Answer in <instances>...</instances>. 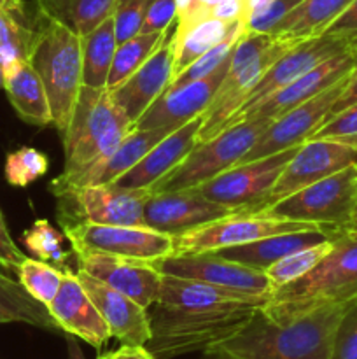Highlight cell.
Listing matches in <instances>:
<instances>
[{"label": "cell", "instance_id": "6da1fadb", "mask_svg": "<svg viewBox=\"0 0 357 359\" xmlns=\"http://www.w3.org/2000/svg\"><path fill=\"white\" fill-rule=\"evenodd\" d=\"M349 305H326L287 323L272 321L258 309L234 335L203 354L230 359H332L336 332Z\"/></svg>", "mask_w": 357, "mask_h": 359}, {"label": "cell", "instance_id": "7a4b0ae2", "mask_svg": "<svg viewBox=\"0 0 357 359\" xmlns=\"http://www.w3.org/2000/svg\"><path fill=\"white\" fill-rule=\"evenodd\" d=\"M357 300V230L342 228L332 248L314 270L272 293L261 307L275 323H287L326 305L352 304Z\"/></svg>", "mask_w": 357, "mask_h": 359}, {"label": "cell", "instance_id": "3957f363", "mask_svg": "<svg viewBox=\"0 0 357 359\" xmlns=\"http://www.w3.org/2000/svg\"><path fill=\"white\" fill-rule=\"evenodd\" d=\"M255 311V307L181 309L156 302L147 309L150 340L146 347L156 359L206 353L234 335Z\"/></svg>", "mask_w": 357, "mask_h": 359}, {"label": "cell", "instance_id": "277c9868", "mask_svg": "<svg viewBox=\"0 0 357 359\" xmlns=\"http://www.w3.org/2000/svg\"><path fill=\"white\" fill-rule=\"evenodd\" d=\"M37 35L28 62L42 79L51 107L52 125L65 133L83 88L80 37L65 25L35 11Z\"/></svg>", "mask_w": 357, "mask_h": 359}, {"label": "cell", "instance_id": "5b68a950", "mask_svg": "<svg viewBox=\"0 0 357 359\" xmlns=\"http://www.w3.org/2000/svg\"><path fill=\"white\" fill-rule=\"evenodd\" d=\"M133 130V123L118 107L107 88H80L72 118L63 133L65 167L70 175L111 154Z\"/></svg>", "mask_w": 357, "mask_h": 359}, {"label": "cell", "instance_id": "8992f818", "mask_svg": "<svg viewBox=\"0 0 357 359\" xmlns=\"http://www.w3.org/2000/svg\"><path fill=\"white\" fill-rule=\"evenodd\" d=\"M290 48L293 46L286 42L273 41L270 34L244 32L233 46L230 67L216 97L203 112L198 142H205L223 132L227 119L245 104L248 93L265 76L266 70Z\"/></svg>", "mask_w": 357, "mask_h": 359}, {"label": "cell", "instance_id": "52a82bcc", "mask_svg": "<svg viewBox=\"0 0 357 359\" xmlns=\"http://www.w3.org/2000/svg\"><path fill=\"white\" fill-rule=\"evenodd\" d=\"M272 121L273 119L258 118L227 126L212 139L200 142L170 174L164 175L150 189L153 193L195 189L230 170L258 142Z\"/></svg>", "mask_w": 357, "mask_h": 359}, {"label": "cell", "instance_id": "ba28073f", "mask_svg": "<svg viewBox=\"0 0 357 359\" xmlns=\"http://www.w3.org/2000/svg\"><path fill=\"white\" fill-rule=\"evenodd\" d=\"M356 212L357 165H352L254 214L326 228H346L352 224Z\"/></svg>", "mask_w": 357, "mask_h": 359}, {"label": "cell", "instance_id": "9c48e42d", "mask_svg": "<svg viewBox=\"0 0 357 359\" xmlns=\"http://www.w3.org/2000/svg\"><path fill=\"white\" fill-rule=\"evenodd\" d=\"M153 195L150 188H122L111 184L80 186L55 193L62 228L76 223L146 226L144 209Z\"/></svg>", "mask_w": 357, "mask_h": 359}, {"label": "cell", "instance_id": "30bf717a", "mask_svg": "<svg viewBox=\"0 0 357 359\" xmlns=\"http://www.w3.org/2000/svg\"><path fill=\"white\" fill-rule=\"evenodd\" d=\"M300 146L289 147L248 163L234 165L230 170L203 182L195 189L216 203H223L247 214L258 212L261 207H265L276 179L280 177Z\"/></svg>", "mask_w": 357, "mask_h": 359}, {"label": "cell", "instance_id": "8fae6325", "mask_svg": "<svg viewBox=\"0 0 357 359\" xmlns=\"http://www.w3.org/2000/svg\"><path fill=\"white\" fill-rule=\"evenodd\" d=\"M317 224L303 223V221L279 219V217H265L259 214H233L212 223L202 224L198 228L186 231L174 237V255H198L217 249L233 248V245L248 244L259 238L272 235L290 233V231L317 230Z\"/></svg>", "mask_w": 357, "mask_h": 359}, {"label": "cell", "instance_id": "7c38bea8", "mask_svg": "<svg viewBox=\"0 0 357 359\" xmlns=\"http://www.w3.org/2000/svg\"><path fill=\"white\" fill-rule=\"evenodd\" d=\"M62 230L72 244V249H91L146 262L174 255V237L149 226L76 223Z\"/></svg>", "mask_w": 357, "mask_h": 359}, {"label": "cell", "instance_id": "4fadbf2b", "mask_svg": "<svg viewBox=\"0 0 357 359\" xmlns=\"http://www.w3.org/2000/svg\"><path fill=\"white\" fill-rule=\"evenodd\" d=\"M161 276L202 280L214 286L251 294H272L273 287L266 272L240 265L214 252L198 255H170L149 262Z\"/></svg>", "mask_w": 357, "mask_h": 359}, {"label": "cell", "instance_id": "5bb4252c", "mask_svg": "<svg viewBox=\"0 0 357 359\" xmlns=\"http://www.w3.org/2000/svg\"><path fill=\"white\" fill-rule=\"evenodd\" d=\"M346 79H349V76L340 79L338 83L329 86L322 93L315 95L304 104L298 105L280 118L273 119L268 128L261 133L258 142L244 154V158L238 163H248V161L280 153V151L289 149V147L300 146L304 140L310 139L317 132L318 126L326 121L332 104L342 95Z\"/></svg>", "mask_w": 357, "mask_h": 359}, {"label": "cell", "instance_id": "9a60e30c", "mask_svg": "<svg viewBox=\"0 0 357 359\" xmlns=\"http://www.w3.org/2000/svg\"><path fill=\"white\" fill-rule=\"evenodd\" d=\"M352 165H357V147L326 139L304 140L276 179L265 207Z\"/></svg>", "mask_w": 357, "mask_h": 359}, {"label": "cell", "instance_id": "2e32d148", "mask_svg": "<svg viewBox=\"0 0 357 359\" xmlns=\"http://www.w3.org/2000/svg\"><path fill=\"white\" fill-rule=\"evenodd\" d=\"M72 251L77 256V269L126 294L144 309H149L160 298L163 276L146 259L125 258L91 249Z\"/></svg>", "mask_w": 357, "mask_h": 359}, {"label": "cell", "instance_id": "e0dca14e", "mask_svg": "<svg viewBox=\"0 0 357 359\" xmlns=\"http://www.w3.org/2000/svg\"><path fill=\"white\" fill-rule=\"evenodd\" d=\"M354 63H356V56H354L352 48L331 56V58H328L326 62L318 63L317 67L308 70L307 74L298 77L296 81L287 84L286 88L279 90L276 93L270 95L268 98L261 100L259 104H255L254 107L231 116L224 128L238 125V123L248 121V119L280 118V116L286 114L287 111L304 104L307 100L314 98L315 95L322 93V91L328 90L329 86L338 83L340 79L349 76L354 69Z\"/></svg>", "mask_w": 357, "mask_h": 359}, {"label": "cell", "instance_id": "ac0fdd59", "mask_svg": "<svg viewBox=\"0 0 357 359\" xmlns=\"http://www.w3.org/2000/svg\"><path fill=\"white\" fill-rule=\"evenodd\" d=\"M233 53V49H231ZM231 55L206 77L198 81L178 86L175 90H168L160 98L149 105L146 112L133 123L135 130H150V128H168L175 132L182 125L189 123L191 119L198 118L210 102L216 97L220 83L230 67Z\"/></svg>", "mask_w": 357, "mask_h": 359}, {"label": "cell", "instance_id": "d6986e66", "mask_svg": "<svg viewBox=\"0 0 357 359\" xmlns=\"http://www.w3.org/2000/svg\"><path fill=\"white\" fill-rule=\"evenodd\" d=\"M241 214V210L216 203L196 189L153 193L144 209V223L172 237L186 233L202 224Z\"/></svg>", "mask_w": 357, "mask_h": 359}, {"label": "cell", "instance_id": "ffe728a7", "mask_svg": "<svg viewBox=\"0 0 357 359\" xmlns=\"http://www.w3.org/2000/svg\"><path fill=\"white\" fill-rule=\"evenodd\" d=\"M352 46V42L345 41V39L332 37V35L326 34L307 39L303 42H298L289 51H286L280 58L275 60V63L266 70L265 76L252 88L245 104L237 112L254 107L255 104H259L261 100L268 98L270 95L276 93L279 90L286 88L287 84H290L298 77L307 74L308 70L317 67L318 63L326 62V60L338 55V53L346 51Z\"/></svg>", "mask_w": 357, "mask_h": 359}, {"label": "cell", "instance_id": "44dd1931", "mask_svg": "<svg viewBox=\"0 0 357 359\" xmlns=\"http://www.w3.org/2000/svg\"><path fill=\"white\" fill-rule=\"evenodd\" d=\"M172 130L168 128H150V130H135L133 128L121 142L118 144L111 154L102 158L97 163H91L80 170L70 175H62L52 179L49 189L51 193L62 191L69 188H80V186L94 184H111L115 182L122 174L130 170L133 165L139 163L161 139L170 135Z\"/></svg>", "mask_w": 357, "mask_h": 359}, {"label": "cell", "instance_id": "7402d4cb", "mask_svg": "<svg viewBox=\"0 0 357 359\" xmlns=\"http://www.w3.org/2000/svg\"><path fill=\"white\" fill-rule=\"evenodd\" d=\"M48 311L65 335L76 337L94 349H102L112 339L107 323L94 307L77 273L70 269L63 270L59 290L48 305Z\"/></svg>", "mask_w": 357, "mask_h": 359}, {"label": "cell", "instance_id": "603a6c76", "mask_svg": "<svg viewBox=\"0 0 357 359\" xmlns=\"http://www.w3.org/2000/svg\"><path fill=\"white\" fill-rule=\"evenodd\" d=\"M80 284L107 323L111 337L121 346H147L150 340L149 312L126 294L112 290L90 273L77 269Z\"/></svg>", "mask_w": 357, "mask_h": 359}, {"label": "cell", "instance_id": "cb8c5ba5", "mask_svg": "<svg viewBox=\"0 0 357 359\" xmlns=\"http://www.w3.org/2000/svg\"><path fill=\"white\" fill-rule=\"evenodd\" d=\"M174 62L175 44L172 37H168V41L164 39L136 72H133L121 86L111 91L118 107L130 121L135 123L149 105L163 95L174 79Z\"/></svg>", "mask_w": 357, "mask_h": 359}, {"label": "cell", "instance_id": "d4e9b609", "mask_svg": "<svg viewBox=\"0 0 357 359\" xmlns=\"http://www.w3.org/2000/svg\"><path fill=\"white\" fill-rule=\"evenodd\" d=\"M203 114L182 125L170 135L161 139L142 160L133 165L126 174L115 181L122 188H153L167 174H170L196 146H198V133L202 128Z\"/></svg>", "mask_w": 357, "mask_h": 359}, {"label": "cell", "instance_id": "484cf974", "mask_svg": "<svg viewBox=\"0 0 357 359\" xmlns=\"http://www.w3.org/2000/svg\"><path fill=\"white\" fill-rule=\"evenodd\" d=\"M340 230L342 228H317V230L290 231V233L272 235V237L259 238V241L248 242V244L217 249V251L210 252L231 259V262L240 263V265L265 272L273 263L280 262V259L293 255V252L314 248V245L322 244V242L335 241Z\"/></svg>", "mask_w": 357, "mask_h": 359}, {"label": "cell", "instance_id": "4316f807", "mask_svg": "<svg viewBox=\"0 0 357 359\" xmlns=\"http://www.w3.org/2000/svg\"><path fill=\"white\" fill-rule=\"evenodd\" d=\"M270 298L272 294L241 293V291L214 286L202 280L163 276L158 304L181 309H261L268 304Z\"/></svg>", "mask_w": 357, "mask_h": 359}, {"label": "cell", "instance_id": "83f0119b", "mask_svg": "<svg viewBox=\"0 0 357 359\" xmlns=\"http://www.w3.org/2000/svg\"><path fill=\"white\" fill-rule=\"evenodd\" d=\"M4 69V90L16 114L34 126L52 125L51 107L42 79L30 62L9 63Z\"/></svg>", "mask_w": 357, "mask_h": 359}, {"label": "cell", "instance_id": "f1b7e54d", "mask_svg": "<svg viewBox=\"0 0 357 359\" xmlns=\"http://www.w3.org/2000/svg\"><path fill=\"white\" fill-rule=\"evenodd\" d=\"M350 2L352 0H303L272 28L270 35L273 41L290 46L317 37L324 34Z\"/></svg>", "mask_w": 357, "mask_h": 359}, {"label": "cell", "instance_id": "f546056e", "mask_svg": "<svg viewBox=\"0 0 357 359\" xmlns=\"http://www.w3.org/2000/svg\"><path fill=\"white\" fill-rule=\"evenodd\" d=\"M115 0H35L37 13L76 32L79 37L112 16Z\"/></svg>", "mask_w": 357, "mask_h": 359}, {"label": "cell", "instance_id": "4dcf8cb0", "mask_svg": "<svg viewBox=\"0 0 357 359\" xmlns=\"http://www.w3.org/2000/svg\"><path fill=\"white\" fill-rule=\"evenodd\" d=\"M115 41L114 20L107 18L94 30L80 37V51H83V86L107 88L108 72L114 62Z\"/></svg>", "mask_w": 357, "mask_h": 359}, {"label": "cell", "instance_id": "1f68e13d", "mask_svg": "<svg viewBox=\"0 0 357 359\" xmlns=\"http://www.w3.org/2000/svg\"><path fill=\"white\" fill-rule=\"evenodd\" d=\"M4 323H23L52 333L62 332L46 305L31 298L20 280L0 272V325Z\"/></svg>", "mask_w": 357, "mask_h": 359}, {"label": "cell", "instance_id": "d6a6232c", "mask_svg": "<svg viewBox=\"0 0 357 359\" xmlns=\"http://www.w3.org/2000/svg\"><path fill=\"white\" fill-rule=\"evenodd\" d=\"M237 21H220L217 18L210 16L195 23L182 34L172 35V41L175 44L174 77L178 76L182 70L188 69L195 60L205 55L209 49L219 44L230 34L231 28L237 25Z\"/></svg>", "mask_w": 357, "mask_h": 359}, {"label": "cell", "instance_id": "836d02e7", "mask_svg": "<svg viewBox=\"0 0 357 359\" xmlns=\"http://www.w3.org/2000/svg\"><path fill=\"white\" fill-rule=\"evenodd\" d=\"M37 35L35 18L31 20L27 13V6L21 9L4 11L0 13V63L2 67L9 63L30 60L31 49Z\"/></svg>", "mask_w": 357, "mask_h": 359}, {"label": "cell", "instance_id": "e575fe53", "mask_svg": "<svg viewBox=\"0 0 357 359\" xmlns=\"http://www.w3.org/2000/svg\"><path fill=\"white\" fill-rule=\"evenodd\" d=\"M167 39V32L163 34H136L135 37L121 42L115 48L114 62L107 79V90H115L121 86L133 72L140 69L154 51Z\"/></svg>", "mask_w": 357, "mask_h": 359}, {"label": "cell", "instance_id": "d590c367", "mask_svg": "<svg viewBox=\"0 0 357 359\" xmlns=\"http://www.w3.org/2000/svg\"><path fill=\"white\" fill-rule=\"evenodd\" d=\"M21 242L35 259L52 263L58 269L66 270L70 252L65 249V235L56 230L48 219H35L34 224L23 231Z\"/></svg>", "mask_w": 357, "mask_h": 359}, {"label": "cell", "instance_id": "8d00e7d4", "mask_svg": "<svg viewBox=\"0 0 357 359\" xmlns=\"http://www.w3.org/2000/svg\"><path fill=\"white\" fill-rule=\"evenodd\" d=\"M16 276L24 291L48 307L58 293L63 270L51 265V263L41 262V259L24 258V262L18 269Z\"/></svg>", "mask_w": 357, "mask_h": 359}, {"label": "cell", "instance_id": "74e56055", "mask_svg": "<svg viewBox=\"0 0 357 359\" xmlns=\"http://www.w3.org/2000/svg\"><path fill=\"white\" fill-rule=\"evenodd\" d=\"M332 241L322 242V244L314 245V248L301 249V251L293 252V255L286 256L280 262L273 263L268 270H265L268 276L270 283H272L273 291L279 287L286 286V284L294 283V280L301 279L307 276L310 270H314L318 265L322 258L331 251Z\"/></svg>", "mask_w": 357, "mask_h": 359}, {"label": "cell", "instance_id": "f35d334b", "mask_svg": "<svg viewBox=\"0 0 357 359\" xmlns=\"http://www.w3.org/2000/svg\"><path fill=\"white\" fill-rule=\"evenodd\" d=\"M244 32H245V21L244 20L237 21V25L231 28L230 34H227L226 37L219 42V44L214 46V48L209 49L205 55H202L198 60H195V62H192L188 69L182 70L178 76H175L164 91L175 90V88L184 86V84L192 83V81H198V79H202V77H206L209 74H212L214 70H216L217 67H219L220 63H223L224 60L231 55V49H233V46L237 44L238 39L244 35Z\"/></svg>", "mask_w": 357, "mask_h": 359}, {"label": "cell", "instance_id": "ab89813d", "mask_svg": "<svg viewBox=\"0 0 357 359\" xmlns=\"http://www.w3.org/2000/svg\"><path fill=\"white\" fill-rule=\"evenodd\" d=\"M48 168L49 160L42 151L24 146L7 154L4 175L10 186L27 188L28 184L46 175Z\"/></svg>", "mask_w": 357, "mask_h": 359}, {"label": "cell", "instance_id": "60d3db41", "mask_svg": "<svg viewBox=\"0 0 357 359\" xmlns=\"http://www.w3.org/2000/svg\"><path fill=\"white\" fill-rule=\"evenodd\" d=\"M310 139H326L357 147V104L343 109L322 123Z\"/></svg>", "mask_w": 357, "mask_h": 359}, {"label": "cell", "instance_id": "b9f144b4", "mask_svg": "<svg viewBox=\"0 0 357 359\" xmlns=\"http://www.w3.org/2000/svg\"><path fill=\"white\" fill-rule=\"evenodd\" d=\"M146 7L147 0H115L112 20H114V32L118 44L140 34Z\"/></svg>", "mask_w": 357, "mask_h": 359}, {"label": "cell", "instance_id": "7bdbcfd3", "mask_svg": "<svg viewBox=\"0 0 357 359\" xmlns=\"http://www.w3.org/2000/svg\"><path fill=\"white\" fill-rule=\"evenodd\" d=\"M332 359H357V300L346 307L340 321Z\"/></svg>", "mask_w": 357, "mask_h": 359}, {"label": "cell", "instance_id": "ee69618b", "mask_svg": "<svg viewBox=\"0 0 357 359\" xmlns=\"http://www.w3.org/2000/svg\"><path fill=\"white\" fill-rule=\"evenodd\" d=\"M177 20L175 0H147L140 34H163Z\"/></svg>", "mask_w": 357, "mask_h": 359}, {"label": "cell", "instance_id": "f6af8a7d", "mask_svg": "<svg viewBox=\"0 0 357 359\" xmlns=\"http://www.w3.org/2000/svg\"><path fill=\"white\" fill-rule=\"evenodd\" d=\"M301 2L303 0H273L265 11L245 21V30L258 32V34H270L272 28Z\"/></svg>", "mask_w": 357, "mask_h": 359}, {"label": "cell", "instance_id": "bcb514c9", "mask_svg": "<svg viewBox=\"0 0 357 359\" xmlns=\"http://www.w3.org/2000/svg\"><path fill=\"white\" fill-rule=\"evenodd\" d=\"M326 35L345 39L349 42H357V0L346 6V9L326 28Z\"/></svg>", "mask_w": 357, "mask_h": 359}, {"label": "cell", "instance_id": "7dc6e473", "mask_svg": "<svg viewBox=\"0 0 357 359\" xmlns=\"http://www.w3.org/2000/svg\"><path fill=\"white\" fill-rule=\"evenodd\" d=\"M24 258L27 256L14 244L13 237H10L9 230H7L6 219H4L2 212H0V266L16 273L21 263L24 262Z\"/></svg>", "mask_w": 357, "mask_h": 359}, {"label": "cell", "instance_id": "c3c4849f", "mask_svg": "<svg viewBox=\"0 0 357 359\" xmlns=\"http://www.w3.org/2000/svg\"><path fill=\"white\" fill-rule=\"evenodd\" d=\"M352 51H354V56H356V63H354V69H352V72L349 74V79H346V84H345V88H343L342 95H340V97L336 98L335 104H332V107H331V111H329L326 121H328L331 116L342 112L343 109L350 107V105H354V104H357V42H354Z\"/></svg>", "mask_w": 357, "mask_h": 359}, {"label": "cell", "instance_id": "681fc988", "mask_svg": "<svg viewBox=\"0 0 357 359\" xmlns=\"http://www.w3.org/2000/svg\"><path fill=\"white\" fill-rule=\"evenodd\" d=\"M210 16L220 21L244 20L245 4L244 0H219L210 11Z\"/></svg>", "mask_w": 357, "mask_h": 359}, {"label": "cell", "instance_id": "f907efd6", "mask_svg": "<svg viewBox=\"0 0 357 359\" xmlns=\"http://www.w3.org/2000/svg\"><path fill=\"white\" fill-rule=\"evenodd\" d=\"M98 359H156L146 346H121L115 351L102 354Z\"/></svg>", "mask_w": 357, "mask_h": 359}, {"label": "cell", "instance_id": "816d5d0a", "mask_svg": "<svg viewBox=\"0 0 357 359\" xmlns=\"http://www.w3.org/2000/svg\"><path fill=\"white\" fill-rule=\"evenodd\" d=\"M272 2L273 0H244V4H245L244 21H247L248 18L255 16V14H259L261 11H265Z\"/></svg>", "mask_w": 357, "mask_h": 359}, {"label": "cell", "instance_id": "f5cc1de1", "mask_svg": "<svg viewBox=\"0 0 357 359\" xmlns=\"http://www.w3.org/2000/svg\"><path fill=\"white\" fill-rule=\"evenodd\" d=\"M66 353H69V359H86L79 342L72 335H66Z\"/></svg>", "mask_w": 357, "mask_h": 359}, {"label": "cell", "instance_id": "db71d44e", "mask_svg": "<svg viewBox=\"0 0 357 359\" xmlns=\"http://www.w3.org/2000/svg\"><path fill=\"white\" fill-rule=\"evenodd\" d=\"M24 7L23 0H0V13L4 11H14Z\"/></svg>", "mask_w": 357, "mask_h": 359}, {"label": "cell", "instance_id": "11a10c76", "mask_svg": "<svg viewBox=\"0 0 357 359\" xmlns=\"http://www.w3.org/2000/svg\"><path fill=\"white\" fill-rule=\"evenodd\" d=\"M175 2H177V16H181V14H184L189 9L192 0H175Z\"/></svg>", "mask_w": 357, "mask_h": 359}, {"label": "cell", "instance_id": "9f6ffc18", "mask_svg": "<svg viewBox=\"0 0 357 359\" xmlns=\"http://www.w3.org/2000/svg\"><path fill=\"white\" fill-rule=\"evenodd\" d=\"M203 359H230V358L220 356V354H205V358Z\"/></svg>", "mask_w": 357, "mask_h": 359}, {"label": "cell", "instance_id": "6f0895ef", "mask_svg": "<svg viewBox=\"0 0 357 359\" xmlns=\"http://www.w3.org/2000/svg\"><path fill=\"white\" fill-rule=\"evenodd\" d=\"M0 88H4V69H2V63H0Z\"/></svg>", "mask_w": 357, "mask_h": 359}, {"label": "cell", "instance_id": "680465c9", "mask_svg": "<svg viewBox=\"0 0 357 359\" xmlns=\"http://www.w3.org/2000/svg\"><path fill=\"white\" fill-rule=\"evenodd\" d=\"M350 228H356L357 230V212H356V216H354V221H352V224H350Z\"/></svg>", "mask_w": 357, "mask_h": 359}]
</instances>
